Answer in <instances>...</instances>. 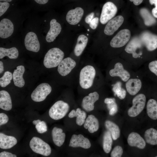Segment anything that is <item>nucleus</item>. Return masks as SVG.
I'll use <instances>...</instances> for the list:
<instances>
[{"mask_svg": "<svg viewBox=\"0 0 157 157\" xmlns=\"http://www.w3.org/2000/svg\"><path fill=\"white\" fill-rule=\"evenodd\" d=\"M64 56V52L60 49L52 48L45 54L43 61L44 65L47 68L56 67L63 60Z\"/></svg>", "mask_w": 157, "mask_h": 157, "instance_id": "1", "label": "nucleus"}, {"mask_svg": "<svg viewBox=\"0 0 157 157\" xmlns=\"http://www.w3.org/2000/svg\"><path fill=\"white\" fill-rule=\"evenodd\" d=\"M96 75V71L94 67L87 65L81 70L79 75V84L84 89L90 88L92 85Z\"/></svg>", "mask_w": 157, "mask_h": 157, "instance_id": "2", "label": "nucleus"}, {"mask_svg": "<svg viewBox=\"0 0 157 157\" xmlns=\"http://www.w3.org/2000/svg\"><path fill=\"white\" fill-rule=\"evenodd\" d=\"M68 104L62 100L56 101L51 107L49 111L50 117L53 119L58 120L64 117L69 111Z\"/></svg>", "mask_w": 157, "mask_h": 157, "instance_id": "3", "label": "nucleus"}, {"mask_svg": "<svg viewBox=\"0 0 157 157\" xmlns=\"http://www.w3.org/2000/svg\"><path fill=\"white\" fill-rule=\"evenodd\" d=\"M30 147L35 153L44 156H47L51 153V149L49 145L40 138L33 137L30 141Z\"/></svg>", "mask_w": 157, "mask_h": 157, "instance_id": "4", "label": "nucleus"}, {"mask_svg": "<svg viewBox=\"0 0 157 157\" xmlns=\"http://www.w3.org/2000/svg\"><path fill=\"white\" fill-rule=\"evenodd\" d=\"M146 100V97L143 94H140L135 96L132 100V106L128 111L129 116L135 117L139 115L145 106Z\"/></svg>", "mask_w": 157, "mask_h": 157, "instance_id": "5", "label": "nucleus"}, {"mask_svg": "<svg viewBox=\"0 0 157 157\" xmlns=\"http://www.w3.org/2000/svg\"><path fill=\"white\" fill-rule=\"evenodd\" d=\"M52 90L51 86L48 83H42L33 91L31 95L32 99L34 101L39 102L44 100Z\"/></svg>", "mask_w": 157, "mask_h": 157, "instance_id": "6", "label": "nucleus"}, {"mask_svg": "<svg viewBox=\"0 0 157 157\" xmlns=\"http://www.w3.org/2000/svg\"><path fill=\"white\" fill-rule=\"evenodd\" d=\"M117 9L113 2L108 1L104 5L100 15V21L101 23L105 24L115 15Z\"/></svg>", "mask_w": 157, "mask_h": 157, "instance_id": "7", "label": "nucleus"}, {"mask_svg": "<svg viewBox=\"0 0 157 157\" xmlns=\"http://www.w3.org/2000/svg\"><path fill=\"white\" fill-rule=\"evenodd\" d=\"M131 32L127 29L119 31L112 38L110 42L111 46L113 48H119L124 46L131 37Z\"/></svg>", "mask_w": 157, "mask_h": 157, "instance_id": "8", "label": "nucleus"}, {"mask_svg": "<svg viewBox=\"0 0 157 157\" xmlns=\"http://www.w3.org/2000/svg\"><path fill=\"white\" fill-rule=\"evenodd\" d=\"M143 46H144L150 51L157 48V35L149 32L142 33L139 36Z\"/></svg>", "mask_w": 157, "mask_h": 157, "instance_id": "9", "label": "nucleus"}, {"mask_svg": "<svg viewBox=\"0 0 157 157\" xmlns=\"http://www.w3.org/2000/svg\"><path fill=\"white\" fill-rule=\"evenodd\" d=\"M24 44L28 50L37 52L40 49V45L37 36L33 32H30L26 34L24 39Z\"/></svg>", "mask_w": 157, "mask_h": 157, "instance_id": "10", "label": "nucleus"}, {"mask_svg": "<svg viewBox=\"0 0 157 157\" xmlns=\"http://www.w3.org/2000/svg\"><path fill=\"white\" fill-rule=\"evenodd\" d=\"M69 146L74 148L81 147L88 149L90 147L91 144L89 140L82 135L73 134L70 140Z\"/></svg>", "mask_w": 157, "mask_h": 157, "instance_id": "11", "label": "nucleus"}, {"mask_svg": "<svg viewBox=\"0 0 157 157\" xmlns=\"http://www.w3.org/2000/svg\"><path fill=\"white\" fill-rule=\"evenodd\" d=\"M124 21L123 17L118 15L109 20L106 25L104 32L108 35H112L123 24Z\"/></svg>", "mask_w": 157, "mask_h": 157, "instance_id": "12", "label": "nucleus"}, {"mask_svg": "<svg viewBox=\"0 0 157 157\" xmlns=\"http://www.w3.org/2000/svg\"><path fill=\"white\" fill-rule=\"evenodd\" d=\"M76 65L75 61L70 57L63 59L58 66V71L62 76H65L69 74Z\"/></svg>", "mask_w": 157, "mask_h": 157, "instance_id": "13", "label": "nucleus"}, {"mask_svg": "<svg viewBox=\"0 0 157 157\" xmlns=\"http://www.w3.org/2000/svg\"><path fill=\"white\" fill-rule=\"evenodd\" d=\"M83 13V10L81 7H78L71 10L66 15V20L71 25H76L81 21Z\"/></svg>", "mask_w": 157, "mask_h": 157, "instance_id": "14", "label": "nucleus"}, {"mask_svg": "<svg viewBox=\"0 0 157 157\" xmlns=\"http://www.w3.org/2000/svg\"><path fill=\"white\" fill-rule=\"evenodd\" d=\"M49 30L46 37V41L48 42L53 41L60 33L62 29L60 24L55 19L51 20Z\"/></svg>", "mask_w": 157, "mask_h": 157, "instance_id": "15", "label": "nucleus"}, {"mask_svg": "<svg viewBox=\"0 0 157 157\" xmlns=\"http://www.w3.org/2000/svg\"><path fill=\"white\" fill-rule=\"evenodd\" d=\"M14 29L12 22L7 18L2 19L0 22V37L2 38H6L13 33Z\"/></svg>", "mask_w": 157, "mask_h": 157, "instance_id": "16", "label": "nucleus"}, {"mask_svg": "<svg viewBox=\"0 0 157 157\" xmlns=\"http://www.w3.org/2000/svg\"><path fill=\"white\" fill-rule=\"evenodd\" d=\"M99 98V95L96 92L90 93L83 99L82 102L83 108L87 112L93 110L94 108V104Z\"/></svg>", "mask_w": 157, "mask_h": 157, "instance_id": "17", "label": "nucleus"}, {"mask_svg": "<svg viewBox=\"0 0 157 157\" xmlns=\"http://www.w3.org/2000/svg\"><path fill=\"white\" fill-rule=\"evenodd\" d=\"M109 74L112 77H120L124 82L127 81L130 77L129 73L124 69L122 64L119 62L115 64L114 68L110 71Z\"/></svg>", "mask_w": 157, "mask_h": 157, "instance_id": "18", "label": "nucleus"}, {"mask_svg": "<svg viewBox=\"0 0 157 157\" xmlns=\"http://www.w3.org/2000/svg\"><path fill=\"white\" fill-rule=\"evenodd\" d=\"M129 145L133 147L143 149L146 146V142L144 139L137 133L133 132L129 135L127 138Z\"/></svg>", "mask_w": 157, "mask_h": 157, "instance_id": "19", "label": "nucleus"}, {"mask_svg": "<svg viewBox=\"0 0 157 157\" xmlns=\"http://www.w3.org/2000/svg\"><path fill=\"white\" fill-rule=\"evenodd\" d=\"M142 46L139 37H135L132 38L129 42L125 50L127 53L132 54L133 57L136 58L138 56L136 53V51Z\"/></svg>", "mask_w": 157, "mask_h": 157, "instance_id": "20", "label": "nucleus"}, {"mask_svg": "<svg viewBox=\"0 0 157 157\" xmlns=\"http://www.w3.org/2000/svg\"><path fill=\"white\" fill-rule=\"evenodd\" d=\"M142 87L141 80L138 78L129 79L126 84V90L129 94L134 95L140 90Z\"/></svg>", "mask_w": 157, "mask_h": 157, "instance_id": "21", "label": "nucleus"}, {"mask_svg": "<svg viewBox=\"0 0 157 157\" xmlns=\"http://www.w3.org/2000/svg\"><path fill=\"white\" fill-rule=\"evenodd\" d=\"M84 127L88 129L90 133H93L98 131L99 127V123L97 119L93 115H90L85 120Z\"/></svg>", "mask_w": 157, "mask_h": 157, "instance_id": "22", "label": "nucleus"}, {"mask_svg": "<svg viewBox=\"0 0 157 157\" xmlns=\"http://www.w3.org/2000/svg\"><path fill=\"white\" fill-rule=\"evenodd\" d=\"M25 72V68L23 65L17 66L13 75V82L15 85L19 88L23 87L25 84L23 76Z\"/></svg>", "mask_w": 157, "mask_h": 157, "instance_id": "23", "label": "nucleus"}, {"mask_svg": "<svg viewBox=\"0 0 157 157\" xmlns=\"http://www.w3.org/2000/svg\"><path fill=\"white\" fill-rule=\"evenodd\" d=\"M17 142L16 139L13 136H8L0 133V148L3 149H10Z\"/></svg>", "mask_w": 157, "mask_h": 157, "instance_id": "24", "label": "nucleus"}, {"mask_svg": "<svg viewBox=\"0 0 157 157\" xmlns=\"http://www.w3.org/2000/svg\"><path fill=\"white\" fill-rule=\"evenodd\" d=\"M12 107L11 99L9 93L4 90L0 91V108L9 111L11 110Z\"/></svg>", "mask_w": 157, "mask_h": 157, "instance_id": "25", "label": "nucleus"}, {"mask_svg": "<svg viewBox=\"0 0 157 157\" xmlns=\"http://www.w3.org/2000/svg\"><path fill=\"white\" fill-rule=\"evenodd\" d=\"M63 131L62 129L56 127L52 131L53 141L54 144L58 147L61 146L65 140V134Z\"/></svg>", "mask_w": 157, "mask_h": 157, "instance_id": "26", "label": "nucleus"}, {"mask_svg": "<svg viewBox=\"0 0 157 157\" xmlns=\"http://www.w3.org/2000/svg\"><path fill=\"white\" fill-rule=\"evenodd\" d=\"M88 40V37L84 35L79 36L74 50L76 56H78L81 55L87 45Z\"/></svg>", "mask_w": 157, "mask_h": 157, "instance_id": "27", "label": "nucleus"}, {"mask_svg": "<svg viewBox=\"0 0 157 157\" xmlns=\"http://www.w3.org/2000/svg\"><path fill=\"white\" fill-rule=\"evenodd\" d=\"M70 118L76 117V123L78 125L81 126L84 123L86 117V113L81 109L77 108L76 110H72L68 114Z\"/></svg>", "mask_w": 157, "mask_h": 157, "instance_id": "28", "label": "nucleus"}, {"mask_svg": "<svg viewBox=\"0 0 157 157\" xmlns=\"http://www.w3.org/2000/svg\"><path fill=\"white\" fill-rule=\"evenodd\" d=\"M148 116L153 120L157 119V102L153 99H149L147 105Z\"/></svg>", "mask_w": 157, "mask_h": 157, "instance_id": "29", "label": "nucleus"}, {"mask_svg": "<svg viewBox=\"0 0 157 157\" xmlns=\"http://www.w3.org/2000/svg\"><path fill=\"white\" fill-rule=\"evenodd\" d=\"M105 125L107 129L111 133L112 138L114 140H117L120 135V130L119 126L115 123L110 120H106Z\"/></svg>", "mask_w": 157, "mask_h": 157, "instance_id": "30", "label": "nucleus"}, {"mask_svg": "<svg viewBox=\"0 0 157 157\" xmlns=\"http://www.w3.org/2000/svg\"><path fill=\"white\" fill-rule=\"evenodd\" d=\"M145 142L152 145H157V130L153 128L147 130L144 134Z\"/></svg>", "mask_w": 157, "mask_h": 157, "instance_id": "31", "label": "nucleus"}, {"mask_svg": "<svg viewBox=\"0 0 157 157\" xmlns=\"http://www.w3.org/2000/svg\"><path fill=\"white\" fill-rule=\"evenodd\" d=\"M140 13L143 19L146 26H150L156 23V19L147 9L144 8H141L140 10Z\"/></svg>", "mask_w": 157, "mask_h": 157, "instance_id": "32", "label": "nucleus"}, {"mask_svg": "<svg viewBox=\"0 0 157 157\" xmlns=\"http://www.w3.org/2000/svg\"><path fill=\"white\" fill-rule=\"evenodd\" d=\"M19 55V52L17 49L15 47L6 49L0 48V58H2L7 56L10 59H16Z\"/></svg>", "mask_w": 157, "mask_h": 157, "instance_id": "33", "label": "nucleus"}, {"mask_svg": "<svg viewBox=\"0 0 157 157\" xmlns=\"http://www.w3.org/2000/svg\"><path fill=\"white\" fill-rule=\"evenodd\" d=\"M112 137L110 133L108 130L104 133L103 138V149L107 154L110 151L113 143Z\"/></svg>", "mask_w": 157, "mask_h": 157, "instance_id": "34", "label": "nucleus"}, {"mask_svg": "<svg viewBox=\"0 0 157 157\" xmlns=\"http://www.w3.org/2000/svg\"><path fill=\"white\" fill-rule=\"evenodd\" d=\"M113 90L115 94L119 99H124L126 95V91L121 87V83L118 82L114 86Z\"/></svg>", "mask_w": 157, "mask_h": 157, "instance_id": "35", "label": "nucleus"}, {"mask_svg": "<svg viewBox=\"0 0 157 157\" xmlns=\"http://www.w3.org/2000/svg\"><path fill=\"white\" fill-rule=\"evenodd\" d=\"M12 78V74L9 71L6 72L0 78V86L3 88L6 87L10 83Z\"/></svg>", "mask_w": 157, "mask_h": 157, "instance_id": "36", "label": "nucleus"}, {"mask_svg": "<svg viewBox=\"0 0 157 157\" xmlns=\"http://www.w3.org/2000/svg\"><path fill=\"white\" fill-rule=\"evenodd\" d=\"M123 153L122 147L120 146H115L113 149L110 154L111 157H120Z\"/></svg>", "mask_w": 157, "mask_h": 157, "instance_id": "37", "label": "nucleus"}, {"mask_svg": "<svg viewBox=\"0 0 157 157\" xmlns=\"http://www.w3.org/2000/svg\"><path fill=\"white\" fill-rule=\"evenodd\" d=\"M35 128L39 133H44L47 131V126L46 123L44 121H41L36 125Z\"/></svg>", "mask_w": 157, "mask_h": 157, "instance_id": "38", "label": "nucleus"}, {"mask_svg": "<svg viewBox=\"0 0 157 157\" xmlns=\"http://www.w3.org/2000/svg\"><path fill=\"white\" fill-rule=\"evenodd\" d=\"M10 6V4L7 2H0V16H2Z\"/></svg>", "mask_w": 157, "mask_h": 157, "instance_id": "39", "label": "nucleus"}, {"mask_svg": "<svg viewBox=\"0 0 157 157\" xmlns=\"http://www.w3.org/2000/svg\"><path fill=\"white\" fill-rule=\"evenodd\" d=\"M150 71L157 76V60L151 62L149 64Z\"/></svg>", "mask_w": 157, "mask_h": 157, "instance_id": "40", "label": "nucleus"}, {"mask_svg": "<svg viewBox=\"0 0 157 157\" xmlns=\"http://www.w3.org/2000/svg\"><path fill=\"white\" fill-rule=\"evenodd\" d=\"M150 4L154 5L155 7L152 10V13L153 15L156 18H157V0H149Z\"/></svg>", "mask_w": 157, "mask_h": 157, "instance_id": "41", "label": "nucleus"}, {"mask_svg": "<svg viewBox=\"0 0 157 157\" xmlns=\"http://www.w3.org/2000/svg\"><path fill=\"white\" fill-rule=\"evenodd\" d=\"M9 120L8 117L7 115L3 113H0V125L6 124Z\"/></svg>", "mask_w": 157, "mask_h": 157, "instance_id": "42", "label": "nucleus"}, {"mask_svg": "<svg viewBox=\"0 0 157 157\" xmlns=\"http://www.w3.org/2000/svg\"><path fill=\"white\" fill-rule=\"evenodd\" d=\"M99 21L98 17L94 18L89 24L90 27L93 29H95L97 28Z\"/></svg>", "mask_w": 157, "mask_h": 157, "instance_id": "43", "label": "nucleus"}, {"mask_svg": "<svg viewBox=\"0 0 157 157\" xmlns=\"http://www.w3.org/2000/svg\"><path fill=\"white\" fill-rule=\"evenodd\" d=\"M0 157H16L17 156L15 154H12V153L3 151L0 153Z\"/></svg>", "mask_w": 157, "mask_h": 157, "instance_id": "44", "label": "nucleus"}, {"mask_svg": "<svg viewBox=\"0 0 157 157\" xmlns=\"http://www.w3.org/2000/svg\"><path fill=\"white\" fill-rule=\"evenodd\" d=\"M94 13L93 12L91 13L88 14L85 18V22L89 24L92 20L94 18Z\"/></svg>", "mask_w": 157, "mask_h": 157, "instance_id": "45", "label": "nucleus"}, {"mask_svg": "<svg viewBox=\"0 0 157 157\" xmlns=\"http://www.w3.org/2000/svg\"><path fill=\"white\" fill-rule=\"evenodd\" d=\"M117 106L114 107L110 110L109 114L110 115H113L117 112Z\"/></svg>", "mask_w": 157, "mask_h": 157, "instance_id": "46", "label": "nucleus"}, {"mask_svg": "<svg viewBox=\"0 0 157 157\" xmlns=\"http://www.w3.org/2000/svg\"><path fill=\"white\" fill-rule=\"evenodd\" d=\"M115 101V99L113 98H106L104 100V102L106 104H109Z\"/></svg>", "mask_w": 157, "mask_h": 157, "instance_id": "47", "label": "nucleus"}, {"mask_svg": "<svg viewBox=\"0 0 157 157\" xmlns=\"http://www.w3.org/2000/svg\"><path fill=\"white\" fill-rule=\"evenodd\" d=\"M131 2H133L134 4L138 6L142 2L143 0H129Z\"/></svg>", "mask_w": 157, "mask_h": 157, "instance_id": "48", "label": "nucleus"}, {"mask_svg": "<svg viewBox=\"0 0 157 157\" xmlns=\"http://www.w3.org/2000/svg\"><path fill=\"white\" fill-rule=\"evenodd\" d=\"M49 0H34L37 3L41 4H44L46 3Z\"/></svg>", "mask_w": 157, "mask_h": 157, "instance_id": "49", "label": "nucleus"}, {"mask_svg": "<svg viewBox=\"0 0 157 157\" xmlns=\"http://www.w3.org/2000/svg\"><path fill=\"white\" fill-rule=\"evenodd\" d=\"M4 71L3 63L2 62L0 61V73L1 74Z\"/></svg>", "mask_w": 157, "mask_h": 157, "instance_id": "50", "label": "nucleus"}, {"mask_svg": "<svg viewBox=\"0 0 157 157\" xmlns=\"http://www.w3.org/2000/svg\"><path fill=\"white\" fill-rule=\"evenodd\" d=\"M41 121L40 119H38L37 120H34L33 121V123L34 125H36L38 123L41 122Z\"/></svg>", "mask_w": 157, "mask_h": 157, "instance_id": "51", "label": "nucleus"}, {"mask_svg": "<svg viewBox=\"0 0 157 157\" xmlns=\"http://www.w3.org/2000/svg\"><path fill=\"white\" fill-rule=\"evenodd\" d=\"M12 1V0H0V1H3L4 2H10Z\"/></svg>", "mask_w": 157, "mask_h": 157, "instance_id": "52", "label": "nucleus"}, {"mask_svg": "<svg viewBox=\"0 0 157 157\" xmlns=\"http://www.w3.org/2000/svg\"><path fill=\"white\" fill-rule=\"evenodd\" d=\"M156 157H157V156H156Z\"/></svg>", "mask_w": 157, "mask_h": 157, "instance_id": "53", "label": "nucleus"}]
</instances>
